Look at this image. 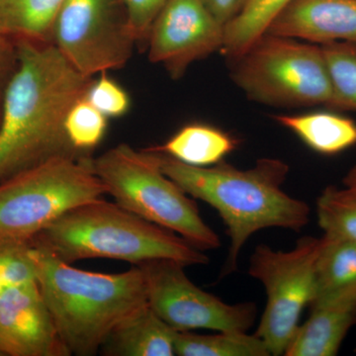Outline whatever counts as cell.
Segmentation results:
<instances>
[{
  "mask_svg": "<svg viewBox=\"0 0 356 356\" xmlns=\"http://www.w3.org/2000/svg\"><path fill=\"white\" fill-rule=\"evenodd\" d=\"M86 98L108 119L125 116L131 108L130 95L108 76V72H103L98 79H93Z\"/></svg>",
  "mask_w": 356,
  "mask_h": 356,
  "instance_id": "484cf974",
  "label": "cell"
},
{
  "mask_svg": "<svg viewBox=\"0 0 356 356\" xmlns=\"http://www.w3.org/2000/svg\"><path fill=\"white\" fill-rule=\"evenodd\" d=\"M274 120L323 156H336L356 146L355 121L337 112L277 115Z\"/></svg>",
  "mask_w": 356,
  "mask_h": 356,
  "instance_id": "2e32d148",
  "label": "cell"
},
{
  "mask_svg": "<svg viewBox=\"0 0 356 356\" xmlns=\"http://www.w3.org/2000/svg\"><path fill=\"white\" fill-rule=\"evenodd\" d=\"M225 27L202 0H170L152 25L147 58L181 79L194 63L222 51Z\"/></svg>",
  "mask_w": 356,
  "mask_h": 356,
  "instance_id": "8fae6325",
  "label": "cell"
},
{
  "mask_svg": "<svg viewBox=\"0 0 356 356\" xmlns=\"http://www.w3.org/2000/svg\"><path fill=\"white\" fill-rule=\"evenodd\" d=\"M175 355L178 356H270L266 344L248 332H218L197 334L175 332Z\"/></svg>",
  "mask_w": 356,
  "mask_h": 356,
  "instance_id": "ffe728a7",
  "label": "cell"
},
{
  "mask_svg": "<svg viewBox=\"0 0 356 356\" xmlns=\"http://www.w3.org/2000/svg\"><path fill=\"white\" fill-rule=\"evenodd\" d=\"M91 163L106 194L120 207L170 229L203 252L221 245L194 199L161 170L151 149L119 144Z\"/></svg>",
  "mask_w": 356,
  "mask_h": 356,
  "instance_id": "5b68a950",
  "label": "cell"
},
{
  "mask_svg": "<svg viewBox=\"0 0 356 356\" xmlns=\"http://www.w3.org/2000/svg\"><path fill=\"white\" fill-rule=\"evenodd\" d=\"M51 43L89 77L125 67L137 44L123 0H65L54 19Z\"/></svg>",
  "mask_w": 356,
  "mask_h": 356,
  "instance_id": "9c48e42d",
  "label": "cell"
},
{
  "mask_svg": "<svg viewBox=\"0 0 356 356\" xmlns=\"http://www.w3.org/2000/svg\"><path fill=\"white\" fill-rule=\"evenodd\" d=\"M310 309V317L299 325L284 355H337L344 339L356 325V291Z\"/></svg>",
  "mask_w": 356,
  "mask_h": 356,
  "instance_id": "5bb4252c",
  "label": "cell"
},
{
  "mask_svg": "<svg viewBox=\"0 0 356 356\" xmlns=\"http://www.w3.org/2000/svg\"><path fill=\"white\" fill-rule=\"evenodd\" d=\"M175 332L147 304L115 327L99 353L106 356H173Z\"/></svg>",
  "mask_w": 356,
  "mask_h": 356,
  "instance_id": "9a60e30c",
  "label": "cell"
},
{
  "mask_svg": "<svg viewBox=\"0 0 356 356\" xmlns=\"http://www.w3.org/2000/svg\"><path fill=\"white\" fill-rule=\"evenodd\" d=\"M108 118L81 98L74 104L65 122V133L72 147L83 156H91L104 139Z\"/></svg>",
  "mask_w": 356,
  "mask_h": 356,
  "instance_id": "cb8c5ba5",
  "label": "cell"
},
{
  "mask_svg": "<svg viewBox=\"0 0 356 356\" xmlns=\"http://www.w3.org/2000/svg\"><path fill=\"white\" fill-rule=\"evenodd\" d=\"M292 0H248L225 27L222 53L229 60L238 57L266 33L274 18Z\"/></svg>",
  "mask_w": 356,
  "mask_h": 356,
  "instance_id": "44dd1931",
  "label": "cell"
},
{
  "mask_svg": "<svg viewBox=\"0 0 356 356\" xmlns=\"http://www.w3.org/2000/svg\"><path fill=\"white\" fill-rule=\"evenodd\" d=\"M137 266L146 278L147 304L175 331L248 332L254 324L255 304L225 303L196 286L180 262L156 259Z\"/></svg>",
  "mask_w": 356,
  "mask_h": 356,
  "instance_id": "30bf717a",
  "label": "cell"
},
{
  "mask_svg": "<svg viewBox=\"0 0 356 356\" xmlns=\"http://www.w3.org/2000/svg\"><path fill=\"white\" fill-rule=\"evenodd\" d=\"M343 191L348 194L350 197L356 200V165L348 170L346 177H343Z\"/></svg>",
  "mask_w": 356,
  "mask_h": 356,
  "instance_id": "f546056e",
  "label": "cell"
},
{
  "mask_svg": "<svg viewBox=\"0 0 356 356\" xmlns=\"http://www.w3.org/2000/svg\"><path fill=\"white\" fill-rule=\"evenodd\" d=\"M36 281L0 294V356H70Z\"/></svg>",
  "mask_w": 356,
  "mask_h": 356,
  "instance_id": "7c38bea8",
  "label": "cell"
},
{
  "mask_svg": "<svg viewBox=\"0 0 356 356\" xmlns=\"http://www.w3.org/2000/svg\"><path fill=\"white\" fill-rule=\"evenodd\" d=\"M37 280L31 241L0 238V294L7 288Z\"/></svg>",
  "mask_w": 356,
  "mask_h": 356,
  "instance_id": "d4e9b609",
  "label": "cell"
},
{
  "mask_svg": "<svg viewBox=\"0 0 356 356\" xmlns=\"http://www.w3.org/2000/svg\"><path fill=\"white\" fill-rule=\"evenodd\" d=\"M65 0H0V36L51 42V27Z\"/></svg>",
  "mask_w": 356,
  "mask_h": 356,
  "instance_id": "d6986e66",
  "label": "cell"
},
{
  "mask_svg": "<svg viewBox=\"0 0 356 356\" xmlns=\"http://www.w3.org/2000/svg\"><path fill=\"white\" fill-rule=\"evenodd\" d=\"M356 291V243L323 235L315 271V287L310 306Z\"/></svg>",
  "mask_w": 356,
  "mask_h": 356,
  "instance_id": "ac0fdd59",
  "label": "cell"
},
{
  "mask_svg": "<svg viewBox=\"0 0 356 356\" xmlns=\"http://www.w3.org/2000/svg\"><path fill=\"white\" fill-rule=\"evenodd\" d=\"M247 1L248 0H240V4H238V10H240V9L242 8V7L245 6V3H247Z\"/></svg>",
  "mask_w": 356,
  "mask_h": 356,
  "instance_id": "4dcf8cb0",
  "label": "cell"
},
{
  "mask_svg": "<svg viewBox=\"0 0 356 356\" xmlns=\"http://www.w3.org/2000/svg\"><path fill=\"white\" fill-rule=\"evenodd\" d=\"M153 152L161 170L185 193L219 213L231 242L222 276L235 273L241 250L257 232L268 228L299 232L310 221V206L282 191L289 166L281 159H261L248 170L225 161L199 168Z\"/></svg>",
  "mask_w": 356,
  "mask_h": 356,
  "instance_id": "7a4b0ae2",
  "label": "cell"
},
{
  "mask_svg": "<svg viewBox=\"0 0 356 356\" xmlns=\"http://www.w3.org/2000/svg\"><path fill=\"white\" fill-rule=\"evenodd\" d=\"M33 247L40 291L70 355H97L122 321L147 305L140 266L121 273H92Z\"/></svg>",
  "mask_w": 356,
  "mask_h": 356,
  "instance_id": "3957f363",
  "label": "cell"
},
{
  "mask_svg": "<svg viewBox=\"0 0 356 356\" xmlns=\"http://www.w3.org/2000/svg\"><path fill=\"white\" fill-rule=\"evenodd\" d=\"M92 156H56L0 184V238L31 241L69 211L102 199Z\"/></svg>",
  "mask_w": 356,
  "mask_h": 356,
  "instance_id": "52a82bcc",
  "label": "cell"
},
{
  "mask_svg": "<svg viewBox=\"0 0 356 356\" xmlns=\"http://www.w3.org/2000/svg\"><path fill=\"white\" fill-rule=\"evenodd\" d=\"M322 245L323 236H303L288 252L259 245L250 257L248 274L266 293V308L254 334L271 355H284L304 309L310 306Z\"/></svg>",
  "mask_w": 356,
  "mask_h": 356,
  "instance_id": "ba28073f",
  "label": "cell"
},
{
  "mask_svg": "<svg viewBox=\"0 0 356 356\" xmlns=\"http://www.w3.org/2000/svg\"><path fill=\"white\" fill-rule=\"evenodd\" d=\"M18 64L0 117V184L56 156L83 158L65 122L93 77L81 74L51 42L14 40Z\"/></svg>",
  "mask_w": 356,
  "mask_h": 356,
  "instance_id": "6da1fadb",
  "label": "cell"
},
{
  "mask_svg": "<svg viewBox=\"0 0 356 356\" xmlns=\"http://www.w3.org/2000/svg\"><path fill=\"white\" fill-rule=\"evenodd\" d=\"M229 64L232 81L252 102L339 110L320 44L264 33Z\"/></svg>",
  "mask_w": 356,
  "mask_h": 356,
  "instance_id": "8992f818",
  "label": "cell"
},
{
  "mask_svg": "<svg viewBox=\"0 0 356 356\" xmlns=\"http://www.w3.org/2000/svg\"><path fill=\"white\" fill-rule=\"evenodd\" d=\"M266 33L320 46L356 44V0H292Z\"/></svg>",
  "mask_w": 356,
  "mask_h": 356,
  "instance_id": "4fadbf2b",
  "label": "cell"
},
{
  "mask_svg": "<svg viewBox=\"0 0 356 356\" xmlns=\"http://www.w3.org/2000/svg\"><path fill=\"white\" fill-rule=\"evenodd\" d=\"M236 147V140L221 129L191 123L173 134L165 144L149 149L185 165L206 168L224 161Z\"/></svg>",
  "mask_w": 356,
  "mask_h": 356,
  "instance_id": "e0dca14e",
  "label": "cell"
},
{
  "mask_svg": "<svg viewBox=\"0 0 356 356\" xmlns=\"http://www.w3.org/2000/svg\"><path fill=\"white\" fill-rule=\"evenodd\" d=\"M208 9L222 24L226 26L235 17L240 0H202Z\"/></svg>",
  "mask_w": 356,
  "mask_h": 356,
  "instance_id": "f1b7e54d",
  "label": "cell"
},
{
  "mask_svg": "<svg viewBox=\"0 0 356 356\" xmlns=\"http://www.w3.org/2000/svg\"><path fill=\"white\" fill-rule=\"evenodd\" d=\"M318 222L325 235L356 243V200L343 188L327 186L317 201Z\"/></svg>",
  "mask_w": 356,
  "mask_h": 356,
  "instance_id": "603a6c76",
  "label": "cell"
},
{
  "mask_svg": "<svg viewBox=\"0 0 356 356\" xmlns=\"http://www.w3.org/2000/svg\"><path fill=\"white\" fill-rule=\"evenodd\" d=\"M339 111H356V44H321Z\"/></svg>",
  "mask_w": 356,
  "mask_h": 356,
  "instance_id": "7402d4cb",
  "label": "cell"
},
{
  "mask_svg": "<svg viewBox=\"0 0 356 356\" xmlns=\"http://www.w3.org/2000/svg\"><path fill=\"white\" fill-rule=\"evenodd\" d=\"M18 64L17 44L13 39L0 36V117L4 95Z\"/></svg>",
  "mask_w": 356,
  "mask_h": 356,
  "instance_id": "83f0119b",
  "label": "cell"
},
{
  "mask_svg": "<svg viewBox=\"0 0 356 356\" xmlns=\"http://www.w3.org/2000/svg\"><path fill=\"white\" fill-rule=\"evenodd\" d=\"M31 243L70 264L93 259L134 266L156 259H172L185 266L209 262L203 250L181 236L102 198L65 213Z\"/></svg>",
  "mask_w": 356,
  "mask_h": 356,
  "instance_id": "277c9868",
  "label": "cell"
},
{
  "mask_svg": "<svg viewBox=\"0 0 356 356\" xmlns=\"http://www.w3.org/2000/svg\"><path fill=\"white\" fill-rule=\"evenodd\" d=\"M170 0H123L136 43L146 46L152 25Z\"/></svg>",
  "mask_w": 356,
  "mask_h": 356,
  "instance_id": "4316f807",
  "label": "cell"
}]
</instances>
